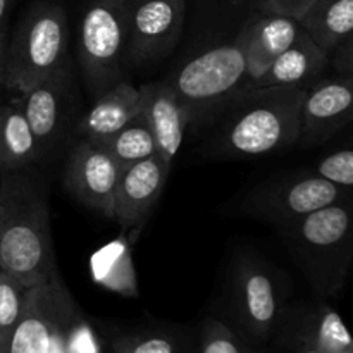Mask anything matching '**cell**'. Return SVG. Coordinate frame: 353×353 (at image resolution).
Returning <instances> with one entry per match:
<instances>
[{
  "instance_id": "6da1fadb",
  "label": "cell",
  "mask_w": 353,
  "mask_h": 353,
  "mask_svg": "<svg viewBox=\"0 0 353 353\" xmlns=\"http://www.w3.org/2000/svg\"><path fill=\"white\" fill-rule=\"evenodd\" d=\"M0 271L31 288L59 274L50 207L28 169L0 172Z\"/></svg>"
},
{
  "instance_id": "7a4b0ae2",
  "label": "cell",
  "mask_w": 353,
  "mask_h": 353,
  "mask_svg": "<svg viewBox=\"0 0 353 353\" xmlns=\"http://www.w3.org/2000/svg\"><path fill=\"white\" fill-rule=\"evenodd\" d=\"M307 88H243L224 105L217 152L259 157L295 147Z\"/></svg>"
},
{
  "instance_id": "3957f363",
  "label": "cell",
  "mask_w": 353,
  "mask_h": 353,
  "mask_svg": "<svg viewBox=\"0 0 353 353\" xmlns=\"http://www.w3.org/2000/svg\"><path fill=\"white\" fill-rule=\"evenodd\" d=\"M278 231L319 295L340 292L353 257L350 200L316 210Z\"/></svg>"
},
{
  "instance_id": "277c9868",
  "label": "cell",
  "mask_w": 353,
  "mask_h": 353,
  "mask_svg": "<svg viewBox=\"0 0 353 353\" xmlns=\"http://www.w3.org/2000/svg\"><path fill=\"white\" fill-rule=\"evenodd\" d=\"M68 17L55 3H38L17 28L6 54L3 83L24 95L55 72L68 68Z\"/></svg>"
},
{
  "instance_id": "5b68a950",
  "label": "cell",
  "mask_w": 353,
  "mask_h": 353,
  "mask_svg": "<svg viewBox=\"0 0 353 353\" xmlns=\"http://www.w3.org/2000/svg\"><path fill=\"white\" fill-rule=\"evenodd\" d=\"M186 109L190 124L217 116L247 85V64L236 41L217 45L186 61L165 79Z\"/></svg>"
},
{
  "instance_id": "8992f818",
  "label": "cell",
  "mask_w": 353,
  "mask_h": 353,
  "mask_svg": "<svg viewBox=\"0 0 353 353\" xmlns=\"http://www.w3.org/2000/svg\"><path fill=\"white\" fill-rule=\"evenodd\" d=\"M130 0H88L78 30V59L93 99L123 79Z\"/></svg>"
},
{
  "instance_id": "52a82bcc",
  "label": "cell",
  "mask_w": 353,
  "mask_h": 353,
  "mask_svg": "<svg viewBox=\"0 0 353 353\" xmlns=\"http://www.w3.org/2000/svg\"><path fill=\"white\" fill-rule=\"evenodd\" d=\"M350 192L312 172L264 183L248 193L241 207L248 216L279 230L324 207L347 202Z\"/></svg>"
},
{
  "instance_id": "ba28073f",
  "label": "cell",
  "mask_w": 353,
  "mask_h": 353,
  "mask_svg": "<svg viewBox=\"0 0 353 353\" xmlns=\"http://www.w3.org/2000/svg\"><path fill=\"white\" fill-rule=\"evenodd\" d=\"M285 310L278 283L268 265L259 259L241 257L234 272L231 327L252 348H259L271 340Z\"/></svg>"
},
{
  "instance_id": "9c48e42d",
  "label": "cell",
  "mask_w": 353,
  "mask_h": 353,
  "mask_svg": "<svg viewBox=\"0 0 353 353\" xmlns=\"http://www.w3.org/2000/svg\"><path fill=\"white\" fill-rule=\"evenodd\" d=\"M185 0H130L126 65H145L168 57L185 26Z\"/></svg>"
},
{
  "instance_id": "30bf717a",
  "label": "cell",
  "mask_w": 353,
  "mask_h": 353,
  "mask_svg": "<svg viewBox=\"0 0 353 353\" xmlns=\"http://www.w3.org/2000/svg\"><path fill=\"white\" fill-rule=\"evenodd\" d=\"M76 310L78 305L59 274L26 288L7 353H48L59 327Z\"/></svg>"
},
{
  "instance_id": "8fae6325",
  "label": "cell",
  "mask_w": 353,
  "mask_h": 353,
  "mask_svg": "<svg viewBox=\"0 0 353 353\" xmlns=\"http://www.w3.org/2000/svg\"><path fill=\"white\" fill-rule=\"evenodd\" d=\"M121 172L123 168L102 145L81 140L69 155L64 186L83 205L112 217Z\"/></svg>"
},
{
  "instance_id": "7c38bea8",
  "label": "cell",
  "mask_w": 353,
  "mask_h": 353,
  "mask_svg": "<svg viewBox=\"0 0 353 353\" xmlns=\"http://www.w3.org/2000/svg\"><path fill=\"white\" fill-rule=\"evenodd\" d=\"M353 116L352 78H330L307 88L296 145L314 148L348 126Z\"/></svg>"
},
{
  "instance_id": "4fadbf2b",
  "label": "cell",
  "mask_w": 353,
  "mask_h": 353,
  "mask_svg": "<svg viewBox=\"0 0 353 353\" xmlns=\"http://www.w3.org/2000/svg\"><path fill=\"white\" fill-rule=\"evenodd\" d=\"M171 165L159 154L128 165L121 172L114 196V219L130 230L140 224L161 199Z\"/></svg>"
},
{
  "instance_id": "5bb4252c",
  "label": "cell",
  "mask_w": 353,
  "mask_h": 353,
  "mask_svg": "<svg viewBox=\"0 0 353 353\" xmlns=\"http://www.w3.org/2000/svg\"><path fill=\"white\" fill-rule=\"evenodd\" d=\"M300 33L299 21L292 17L265 12L252 16L234 38L247 64V83L261 78Z\"/></svg>"
},
{
  "instance_id": "9a60e30c",
  "label": "cell",
  "mask_w": 353,
  "mask_h": 353,
  "mask_svg": "<svg viewBox=\"0 0 353 353\" xmlns=\"http://www.w3.org/2000/svg\"><path fill=\"white\" fill-rule=\"evenodd\" d=\"M141 109L155 138L157 154L172 164L181 148L190 117L168 81H154L140 86Z\"/></svg>"
},
{
  "instance_id": "2e32d148",
  "label": "cell",
  "mask_w": 353,
  "mask_h": 353,
  "mask_svg": "<svg viewBox=\"0 0 353 353\" xmlns=\"http://www.w3.org/2000/svg\"><path fill=\"white\" fill-rule=\"evenodd\" d=\"M92 109L83 116L78 124L81 140L102 145L126 126L141 109L140 88L130 81H117L105 92L93 99Z\"/></svg>"
},
{
  "instance_id": "e0dca14e",
  "label": "cell",
  "mask_w": 353,
  "mask_h": 353,
  "mask_svg": "<svg viewBox=\"0 0 353 353\" xmlns=\"http://www.w3.org/2000/svg\"><path fill=\"white\" fill-rule=\"evenodd\" d=\"M327 62L330 54L317 47L302 30L292 47L283 52L261 78L247 83L245 88H310V85L324 72Z\"/></svg>"
},
{
  "instance_id": "ac0fdd59",
  "label": "cell",
  "mask_w": 353,
  "mask_h": 353,
  "mask_svg": "<svg viewBox=\"0 0 353 353\" xmlns=\"http://www.w3.org/2000/svg\"><path fill=\"white\" fill-rule=\"evenodd\" d=\"M68 68L55 72L40 85L28 90L23 97L21 110L40 143L41 150L54 143L57 138L65 112V86H68Z\"/></svg>"
},
{
  "instance_id": "d6986e66",
  "label": "cell",
  "mask_w": 353,
  "mask_h": 353,
  "mask_svg": "<svg viewBox=\"0 0 353 353\" xmlns=\"http://www.w3.org/2000/svg\"><path fill=\"white\" fill-rule=\"evenodd\" d=\"M281 321L309 336L323 353L353 352L352 338L343 319L327 303L300 310H285Z\"/></svg>"
},
{
  "instance_id": "ffe728a7",
  "label": "cell",
  "mask_w": 353,
  "mask_h": 353,
  "mask_svg": "<svg viewBox=\"0 0 353 353\" xmlns=\"http://www.w3.org/2000/svg\"><path fill=\"white\" fill-rule=\"evenodd\" d=\"M300 28L326 54L352 37L353 0H317L299 19Z\"/></svg>"
},
{
  "instance_id": "44dd1931",
  "label": "cell",
  "mask_w": 353,
  "mask_h": 353,
  "mask_svg": "<svg viewBox=\"0 0 353 353\" xmlns=\"http://www.w3.org/2000/svg\"><path fill=\"white\" fill-rule=\"evenodd\" d=\"M40 152L21 107L0 105V172L28 169Z\"/></svg>"
},
{
  "instance_id": "7402d4cb",
  "label": "cell",
  "mask_w": 353,
  "mask_h": 353,
  "mask_svg": "<svg viewBox=\"0 0 353 353\" xmlns=\"http://www.w3.org/2000/svg\"><path fill=\"white\" fill-rule=\"evenodd\" d=\"M193 336L178 330L130 331L114 336L105 353H192Z\"/></svg>"
},
{
  "instance_id": "603a6c76",
  "label": "cell",
  "mask_w": 353,
  "mask_h": 353,
  "mask_svg": "<svg viewBox=\"0 0 353 353\" xmlns=\"http://www.w3.org/2000/svg\"><path fill=\"white\" fill-rule=\"evenodd\" d=\"M102 147L112 155L121 168H128L157 154L155 138L143 114L138 112L130 123L121 128Z\"/></svg>"
},
{
  "instance_id": "cb8c5ba5",
  "label": "cell",
  "mask_w": 353,
  "mask_h": 353,
  "mask_svg": "<svg viewBox=\"0 0 353 353\" xmlns=\"http://www.w3.org/2000/svg\"><path fill=\"white\" fill-rule=\"evenodd\" d=\"M192 353H255L254 348L224 321L210 317L203 321L193 336Z\"/></svg>"
},
{
  "instance_id": "d4e9b609",
  "label": "cell",
  "mask_w": 353,
  "mask_h": 353,
  "mask_svg": "<svg viewBox=\"0 0 353 353\" xmlns=\"http://www.w3.org/2000/svg\"><path fill=\"white\" fill-rule=\"evenodd\" d=\"M24 290L16 279L0 271V353L9 350L10 338L23 310Z\"/></svg>"
},
{
  "instance_id": "484cf974",
  "label": "cell",
  "mask_w": 353,
  "mask_h": 353,
  "mask_svg": "<svg viewBox=\"0 0 353 353\" xmlns=\"http://www.w3.org/2000/svg\"><path fill=\"white\" fill-rule=\"evenodd\" d=\"M254 350L255 353H323L309 336L283 321L279 323L271 340Z\"/></svg>"
},
{
  "instance_id": "4316f807",
  "label": "cell",
  "mask_w": 353,
  "mask_h": 353,
  "mask_svg": "<svg viewBox=\"0 0 353 353\" xmlns=\"http://www.w3.org/2000/svg\"><path fill=\"white\" fill-rule=\"evenodd\" d=\"M314 174L341 188H353V150L341 148L321 159Z\"/></svg>"
},
{
  "instance_id": "83f0119b",
  "label": "cell",
  "mask_w": 353,
  "mask_h": 353,
  "mask_svg": "<svg viewBox=\"0 0 353 353\" xmlns=\"http://www.w3.org/2000/svg\"><path fill=\"white\" fill-rule=\"evenodd\" d=\"M317 0H259L261 12L279 14L299 21Z\"/></svg>"
},
{
  "instance_id": "f1b7e54d",
  "label": "cell",
  "mask_w": 353,
  "mask_h": 353,
  "mask_svg": "<svg viewBox=\"0 0 353 353\" xmlns=\"http://www.w3.org/2000/svg\"><path fill=\"white\" fill-rule=\"evenodd\" d=\"M6 54H7V45H6V33L0 28V83H3V71H6Z\"/></svg>"
},
{
  "instance_id": "f546056e",
  "label": "cell",
  "mask_w": 353,
  "mask_h": 353,
  "mask_svg": "<svg viewBox=\"0 0 353 353\" xmlns=\"http://www.w3.org/2000/svg\"><path fill=\"white\" fill-rule=\"evenodd\" d=\"M10 3H12V0H0V28H2L3 21H6L7 12L10 9Z\"/></svg>"
},
{
  "instance_id": "4dcf8cb0",
  "label": "cell",
  "mask_w": 353,
  "mask_h": 353,
  "mask_svg": "<svg viewBox=\"0 0 353 353\" xmlns=\"http://www.w3.org/2000/svg\"><path fill=\"white\" fill-rule=\"evenodd\" d=\"M348 353H353V352H348Z\"/></svg>"
}]
</instances>
